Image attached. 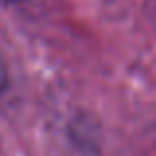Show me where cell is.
<instances>
[{"mask_svg": "<svg viewBox=\"0 0 156 156\" xmlns=\"http://www.w3.org/2000/svg\"><path fill=\"white\" fill-rule=\"evenodd\" d=\"M8 2H18V0H8Z\"/></svg>", "mask_w": 156, "mask_h": 156, "instance_id": "obj_1", "label": "cell"}]
</instances>
